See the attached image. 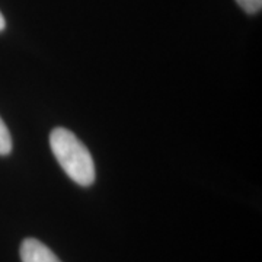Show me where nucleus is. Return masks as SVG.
Wrapping results in <instances>:
<instances>
[{"label":"nucleus","mask_w":262,"mask_h":262,"mask_svg":"<svg viewBox=\"0 0 262 262\" xmlns=\"http://www.w3.org/2000/svg\"><path fill=\"white\" fill-rule=\"evenodd\" d=\"M51 151L67 177L82 187L95 182V163L91 151L72 131L54 128L50 134Z\"/></svg>","instance_id":"nucleus-1"},{"label":"nucleus","mask_w":262,"mask_h":262,"mask_svg":"<svg viewBox=\"0 0 262 262\" xmlns=\"http://www.w3.org/2000/svg\"><path fill=\"white\" fill-rule=\"evenodd\" d=\"M22 262H61L48 246L38 239L28 237L20 245Z\"/></svg>","instance_id":"nucleus-2"},{"label":"nucleus","mask_w":262,"mask_h":262,"mask_svg":"<svg viewBox=\"0 0 262 262\" xmlns=\"http://www.w3.org/2000/svg\"><path fill=\"white\" fill-rule=\"evenodd\" d=\"M12 151V137L6 124L0 118V156H6Z\"/></svg>","instance_id":"nucleus-3"},{"label":"nucleus","mask_w":262,"mask_h":262,"mask_svg":"<svg viewBox=\"0 0 262 262\" xmlns=\"http://www.w3.org/2000/svg\"><path fill=\"white\" fill-rule=\"evenodd\" d=\"M236 2L248 13H258L262 8V0H236Z\"/></svg>","instance_id":"nucleus-4"},{"label":"nucleus","mask_w":262,"mask_h":262,"mask_svg":"<svg viewBox=\"0 0 262 262\" xmlns=\"http://www.w3.org/2000/svg\"><path fill=\"white\" fill-rule=\"evenodd\" d=\"M6 27V20L3 18V15H2V12H0V31H3Z\"/></svg>","instance_id":"nucleus-5"}]
</instances>
